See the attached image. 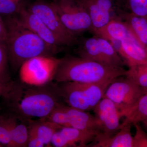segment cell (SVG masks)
<instances>
[{
    "label": "cell",
    "instance_id": "obj_1",
    "mask_svg": "<svg viewBox=\"0 0 147 147\" xmlns=\"http://www.w3.org/2000/svg\"><path fill=\"white\" fill-rule=\"evenodd\" d=\"M12 115L28 122L33 119H45L62 100L58 83L53 82L42 85L13 82L4 98Z\"/></svg>",
    "mask_w": 147,
    "mask_h": 147
},
{
    "label": "cell",
    "instance_id": "obj_2",
    "mask_svg": "<svg viewBox=\"0 0 147 147\" xmlns=\"http://www.w3.org/2000/svg\"><path fill=\"white\" fill-rule=\"evenodd\" d=\"M5 22L9 62L15 71L28 60L38 56L54 57L60 50L45 42L25 26L18 17L9 16Z\"/></svg>",
    "mask_w": 147,
    "mask_h": 147
},
{
    "label": "cell",
    "instance_id": "obj_3",
    "mask_svg": "<svg viewBox=\"0 0 147 147\" xmlns=\"http://www.w3.org/2000/svg\"><path fill=\"white\" fill-rule=\"evenodd\" d=\"M123 67L108 65L80 57L62 58L54 80L57 83L75 82L95 84L125 76Z\"/></svg>",
    "mask_w": 147,
    "mask_h": 147
},
{
    "label": "cell",
    "instance_id": "obj_4",
    "mask_svg": "<svg viewBox=\"0 0 147 147\" xmlns=\"http://www.w3.org/2000/svg\"><path fill=\"white\" fill-rule=\"evenodd\" d=\"M94 34L110 40L128 67L147 65V51L121 21L113 20Z\"/></svg>",
    "mask_w": 147,
    "mask_h": 147
},
{
    "label": "cell",
    "instance_id": "obj_5",
    "mask_svg": "<svg viewBox=\"0 0 147 147\" xmlns=\"http://www.w3.org/2000/svg\"><path fill=\"white\" fill-rule=\"evenodd\" d=\"M113 80L95 84L75 82L58 83L64 103L74 108L89 112L93 110L104 97L106 90Z\"/></svg>",
    "mask_w": 147,
    "mask_h": 147
},
{
    "label": "cell",
    "instance_id": "obj_6",
    "mask_svg": "<svg viewBox=\"0 0 147 147\" xmlns=\"http://www.w3.org/2000/svg\"><path fill=\"white\" fill-rule=\"evenodd\" d=\"M76 51L78 57L108 65L123 67L120 56L110 40L103 37L94 36L78 39Z\"/></svg>",
    "mask_w": 147,
    "mask_h": 147
},
{
    "label": "cell",
    "instance_id": "obj_7",
    "mask_svg": "<svg viewBox=\"0 0 147 147\" xmlns=\"http://www.w3.org/2000/svg\"><path fill=\"white\" fill-rule=\"evenodd\" d=\"M53 7L65 27L77 37L86 32L92 33V23L84 6L77 0H55Z\"/></svg>",
    "mask_w": 147,
    "mask_h": 147
},
{
    "label": "cell",
    "instance_id": "obj_8",
    "mask_svg": "<svg viewBox=\"0 0 147 147\" xmlns=\"http://www.w3.org/2000/svg\"><path fill=\"white\" fill-rule=\"evenodd\" d=\"M61 59L38 56L28 60L19 69L21 82L38 86L53 82Z\"/></svg>",
    "mask_w": 147,
    "mask_h": 147
},
{
    "label": "cell",
    "instance_id": "obj_9",
    "mask_svg": "<svg viewBox=\"0 0 147 147\" xmlns=\"http://www.w3.org/2000/svg\"><path fill=\"white\" fill-rule=\"evenodd\" d=\"M146 89L140 87L125 76L114 79L105 91L104 97L109 98L125 117L144 93Z\"/></svg>",
    "mask_w": 147,
    "mask_h": 147
},
{
    "label": "cell",
    "instance_id": "obj_10",
    "mask_svg": "<svg viewBox=\"0 0 147 147\" xmlns=\"http://www.w3.org/2000/svg\"><path fill=\"white\" fill-rule=\"evenodd\" d=\"M44 120L61 126L93 131L98 134L97 137L101 134L100 124L95 116L88 112L69 106L64 102L59 104Z\"/></svg>",
    "mask_w": 147,
    "mask_h": 147
},
{
    "label": "cell",
    "instance_id": "obj_11",
    "mask_svg": "<svg viewBox=\"0 0 147 147\" xmlns=\"http://www.w3.org/2000/svg\"><path fill=\"white\" fill-rule=\"evenodd\" d=\"M28 9L36 15L53 32L62 47H72L76 45L78 37L72 34L63 26L52 3L35 2Z\"/></svg>",
    "mask_w": 147,
    "mask_h": 147
},
{
    "label": "cell",
    "instance_id": "obj_12",
    "mask_svg": "<svg viewBox=\"0 0 147 147\" xmlns=\"http://www.w3.org/2000/svg\"><path fill=\"white\" fill-rule=\"evenodd\" d=\"M87 11L92 23V33L117 18L120 10L119 0H77Z\"/></svg>",
    "mask_w": 147,
    "mask_h": 147
},
{
    "label": "cell",
    "instance_id": "obj_13",
    "mask_svg": "<svg viewBox=\"0 0 147 147\" xmlns=\"http://www.w3.org/2000/svg\"><path fill=\"white\" fill-rule=\"evenodd\" d=\"M94 115L98 121L101 134L93 143L111 137L121 128L120 119L122 117L115 104L109 98L103 97L94 110Z\"/></svg>",
    "mask_w": 147,
    "mask_h": 147
},
{
    "label": "cell",
    "instance_id": "obj_14",
    "mask_svg": "<svg viewBox=\"0 0 147 147\" xmlns=\"http://www.w3.org/2000/svg\"><path fill=\"white\" fill-rule=\"evenodd\" d=\"M97 136L93 131L62 127L53 135L51 145L55 147H88Z\"/></svg>",
    "mask_w": 147,
    "mask_h": 147
},
{
    "label": "cell",
    "instance_id": "obj_15",
    "mask_svg": "<svg viewBox=\"0 0 147 147\" xmlns=\"http://www.w3.org/2000/svg\"><path fill=\"white\" fill-rule=\"evenodd\" d=\"M18 14V18L21 23L47 44L54 47H62L53 32L36 15L28 8L22 6Z\"/></svg>",
    "mask_w": 147,
    "mask_h": 147
},
{
    "label": "cell",
    "instance_id": "obj_16",
    "mask_svg": "<svg viewBox=\"0 0 147 147\" xmlns=\"http://www.w3.org/2000/svg\"><path fill=\"white\" fill-rule=\"evenodd\" d=\"M116 20L125 24L137 40L146 49L147 16H139L120 9Z\"/></svg>",
    "mask_w": 147,
    "mask_h": 147
},
{
    "label": "cell",
    "instance_id": "obj_17",
    "mask_svg": "<svg viewBox=\"0 0 147 147\" xmlns=\"http://www.w3.org/2000/svg\"><path fill=\"white\" fill-rule=\"evenodd\" d=\"M62 127L46 120L29 121L28 139H35L44 147H50L53 135Z\"/></svg>",
    "mask_w": 147,
    "mask_h": 147
},
{
    "label": "cell",
    "instance_id": "obj_18",
    "mask_svg": "<svg viewBox=\"0 0 147 147\" xmlns=\"http://www.w3.org/2000/svg\"><path fill=\"white\" fill-rule=\"evenodd\" d=\"M131 124L121 125L119 130L115 135L90 145L93 147H134L131 133Z\"/></svg>",
    "mask_w": 147,
    "mask_h": 147
},
{
    "label": "cell",
    "instance_id": "obj_19",
    "mask_svg": "<svg viewBox=\"0 0 147 147\" xmlns=\"http://www.w3.org/2000/svg\"><path fill=\"white\" fill-rule=\"evenodd\" d=\"M9 117L10 124V142L7 147H28L29 122L13 115Z\"/></svg>",
    "mask_w": 147,
    "mask_h": 147
},
{
    "label": "cell",
    "instance_id": "obj_20",
    "mask_svg": "<svg viewBox=\"0 0 147 147\" xmlns=\"http://www.w3.org/2000/svg\"><path fill=\"white\" fill-rule=\"evenodd\" d=\"M121 124L141 122L147 118V89L136 103L133 108L125 116Z\"/></svg>",
    "mask_w": 147,
    "mask_h": 147
},
{
    "label": "cell",
    "instance_id": "obj_21",
    "mask_svg": "<svg viewBox=\"0 0 147 147\" xmlns=\"http://www.w3.org/2000/svg\"><path fill=\"white\" fill-rule=\"evenodd\" d=\"M136 84L147 89V65L141 64L129 67L125 75Z\"/></svg>",
    "mask_w": 147,
    "mask_h": 147
},
{
    "label": "cell",
    "instance_id": "obj_22",
    "mask_svg": "<svg viewBox=\"0 0 147 147\" xmlns=\"http://www.w3.org/2000/svg\"><path fill=\"white\" fill-rule=\"evenodd\" d=\"M121 9L139 16H147V0H119Z\"/></svg>",
    "mask_w": 147,
    "mask_h": 147
},
{
    "label": "cell",
    "instance_id": "obj_23",
    "mask_svg": "<svg viewBox=\"0 0 147 147\" xmlns=\"http://www.w3.org/2000/svg\"><path fill=\"white\" fill-rule=\"evenodd\" d=\"M8 53L5 43L0 42V82L8 84L11 80L9 71Z\"/></svg>",
    "mask_w": 147,
    "mask_h": 147
},
{
    "label": "cell",
    "instance_id": "obj_24",
    "mask_svg": "<svg viewBox=\"0 0 147 147\" xmlns=\"http://www.w3.org/2000/svg\"><path fill=\"white\" fill-rule=\"evenodd\" d=\"M10 142L9 117L0 115V144L8 146Z\"/></svg>",
    "mask_w": 147,
    "mask_h": 147
},
{
    "label": "cell",
    "instance_id": "obj_25",
    "mask_svg": "<svg viewBox=\"0 0 147 147\" xmlns=\"http://www.w3.org/2000/svg\"><path fill=\"white\" fill-rule=\"evenodd\" d=\"M21 7L15 0H0V14L11 16L18 13Z\"/></svg>",
    "mask_w": 147,
    "mask_h": 147
},
{
    "label": "cell",
    "instance_id": "obj_26",
    "mask_svg": "<svg viewBox=\"0 0 147 147\" xmlns=\"http://www.w3.org/2000/svg\"><path fill=\"white\" fill-rule=\"evenodd\" d=\"M136 133L133 137L134 147H147V134L139 123L134 124Z\"/></svg>",
    "mask_w": 147,
    "mask_h": 147
},
{
    "label": "cell",
    "instance_id": "obj_27",
    "mask_svg": "<svg viewBox=\"0 0 147 147\" xmlns=\"http://www.w3.org/2000/svg\"><path fill=\"white\" fill-rule=\"evenodd\" d=\"M13 83V82L8 84H5L0 82V98H4L7 95L11 90Z\"/></svg>",
    "mask_w": 147,
    "mask_h": 147
},
{
    "label": "cell",
    "instance_id": "obj_28",
    "mask_svg": "<svg viewBox=\"0 0 147 147\" xmlns=\"http://www.w3.org/2000/svg\"><path fill=\"white\" fill-rule=\"evenodd\" d=\"M7 35V30L5 22L0 14V42L5 43Z\"/></svg>",
    "mask_w": 147,
    "mask_h": 147
},
{
    "label": "cell",
    "instance_id": "obj_29",
    "mask_svg": "<svg viewBox=\"0 0 147 147\" xmlns=\"http://www.w3.org/2000/svg\"><path fill=\"white\" fill-rule=\"evenodd\" d=\"M142 122L143 123V125L144 126L145 128L147 129V118L145 119Z\"/></svg>",
    "mask_w": 147,
    "mask_h": 147
},
{
    "label": "cell",
    "instance_id": "obj_30",
    "mask_svg": "<svg viewBox=\"0 0 147 147\" xmlns=\"http://www.w3.org/2000/svg\"><path fill=\"white\" fill-rule=\"evenodd\" d=\"M3 147V146L1 144H0V147Z\"/></svg>",
    "mask_w": 147,
    "mask_h": 147
},
{
    "label": "cell",
    "instance_id": "obj_31",
    "mask_svg": "<svg viewBox=\"0 0 147 147\" xmlns=\"http://www.w3.org/2000/svg\"><path fill=\"white\" fill-rule=\"evenodd\" d=\"M146 50H147V48H146Z\"/></svg>",
    "mask_w": 147,
    "mask_h": 147
},
{
    "label": "cell",
    "instance_id": "obj_32",
    "mask_svg": "<svg viewBox=\"0 0 147 147\" xmlns=\"http://www.w3.org/2000/svg\"><path fill=\"white\" fill-rule=\"evenodd\" d=\"M15 1H17V0H15Z\"/></svg>",
    "mask_w": 147,
    "mask_h": 147
}]
</instances>
